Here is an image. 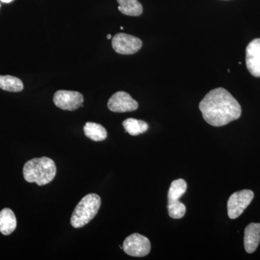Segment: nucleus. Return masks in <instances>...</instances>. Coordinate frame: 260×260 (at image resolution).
<instances>
[{"mask_svg": "<svg viewBox=\"0 0 260 260\" xmlns=\"http://www.w3.org/2000/svg\"><path fill=\"white\" fill-rule=\"evenodd\" d=\"M108 108L113 112H133L138 108V103L129 93L119 91L114 93L108 102Z\"/></svg>", "mask_w": 260, "mask_h": 260, "instance_id": "nucleus-8", "label": "nucleus"}, {"mask_svg": "<svg viewBox=\"0 0 260 260\" xmlns=\"http://www.w3.org/2000/svg\"><path fill=\"white\" fill-rule=\"evenodd\" d=\"M102 204L100 197L91 193L85 195L77 205L71 216L70 223L75 229L85 226L97 215Z\"/></svg>", "mask_w": 260, "mask_h": 260, "instance_id": "nucleus-3", "label": "nucleus"}, {"mask_svg": "<svg viewBox=\"0 0 260 260\" xmlns=\"http://www.w3.org/2000/svg\"><path fill=\"white\" fill-rule=\"evenodd\" d=\"M260 242V223H251L244 231V248L249 254L255 251Z\"/></svg>", "mask_w": 260, "mask_h": 260, "instance_id": "nucleus-10", "label": "nucleus"}, {"mask_svg": "<svg viewBox=\"0 0 260 260\" xmlns=\"http://www.w3.org/2000/svg\"><path fill=\"white\" fill-rule=\"evenodd\" d=\"M17 227V219L13 210L4 208L0 212V232L8 236L14 232Z\"/></svg>", "mask_w": 260, "mask_h": 260, "instance_id": "nucleus-11", "label": "nucleus"}, {"mask_svg": "<svg viewBox=\"0 0 260 260\" xmlns=\"http://www.w3.org/2000/svg\"><path fill=\"white\" fill-rule=\"evenodd\" d=\"M122 125L126 133L132 136H137L145 133L148 129V124L144 121L129 118L123 121Z\"/></svg>", "mask_w": 260, "mask_h": 260, "instance_id": "nucleus-14", "label": "nucleus"}, {"mask_svg": "<svg viewBox=\"0 0 260 260\" xmlns=\"http://www.w3.org/2000/svg\"><path fill=\"white\" fill-rule=\"evenodd\" d=\"M199 108L205 121L214 126L226 125L242 115L240 104L223 88L210 90L200 103Z\"/></svg>", "mask_w": 260, "mask_h": 260, "instance_id": "nucleus-1", "label": "nucleus"}, {"mask_svg": "<svg viewBox=\"0 0 260 260\" xmlns=\"http://www.w3.org/2000/svg\"><path fill=\"white\" fill-rule=\"evenodd\" d=\"M118 9L122 14L129 16H139L143 13V8L138 0H117Z\"/></svg>", "mask_w": 260, "mask_h": 260, "instance_id": "nucleus-13", "label": "nucleus"}, {"mask_svg": "<svg viewBox=\"0 0 260 260\" xmlns=\"http://www.w3.org/2000/svg\"><path fill=\"white\" fill-rule=\"evenodd\" d=\"M168 211L171 218L180 219L185 215L186 207L179 201V200H168Z\"/></svg>", "mask_w": 260, "mask_h": 260, "instance_id": "nucleus-17", "label": "nucleus"}, {"mask_svg": "<svg viewBox=\"0 0 260 260\" xmlns=\"http://www.w3.org/2000/svg\"><path fill=\"white\" fill-rule=\"evenodd\" d=\"M83 129L85 136L93 141H103L107 138V129L98 123L87 122Z\"/></svg>", "mask_w": 260, "mask_h": 260, "instance_id": "nucleus-12", "label": "nucleus"}, {"mask_svg": "<svg viewBox=\"0 0 260 260\" xmlns=\"http://www.w3.org/2000/svg\"><path fill=\"white\" fill-rule=\"evenodd\" d=\"M83 101L81 93L71 90H58L53 98L56 107L67 111L76 110L83 105Z\"/></svg>", "mask_w": 260, "mask_h": 260, "instance_id": "nucleus-7", "label": "nucleus"}, {"mask_svg": "<svg viewBox=\"0 0 260 260\" xmlns=\"http://www.w3.org/2000/svg\"><path fill=\"white\" fill-rule=\"evenodd\" d=\"M23 84L19 78L11 75H0V88L9 92H20Z\"/></svg>", "mask_w": 260, "mask_h": 260, "instance_id": "nucleus-15", "label": "nucleus"}, {"mask_svg": "<svg viewBox=\"0 0 260 260\" xmlns=\"http://www.w3.org/2000/svg\"><path fill=\"white\" fill-rule=\"evenodd\" d=\"M23 172L25 181L44 186L50 183L56 177V167L52 159L42 157L32 158L25 162Z\"/></svg>", "mask_w": 260, "mask_h": 260, "instance_id": "nucleus-2", "label": "nucleus"}, {"mask_svg": "<svg viewBox=\"0 0 260 260\" xmlns=\"http://www.w3.org/2000/svg\"><path fill=\"white\" fill-rule=\"evenodd\" d=\"M112 47L118 54L130 55L138 52L143 46V42L138 38L129 34H116L112 39Z\"/></svg>", "mask_w": 260, "mask_h": 260, "instance_id": "nucleus-6", "label": "nucleus"}, {"mask_svg": "<svg viewBox=\"0 0 260 260\" xmlns=\"http://www.w3.org/2000/svg\"><path fill=\"white\" fill-rule=\"evenodd\" d=\"M187 189L186 182L184 179H179L173 181L168 192V200H178L186 192Z\"/></svg>", "mask_w": 260, "mask_h": 260, "instance_id": "nucleus-16", "label": "nucleus"}, {"mask_svg": "<svg viewBox=\"0 0 260 260\" xmlns=\"http://www.w3.org/2000/svg\"><path fill=\"white\" fill-rule=\"evenodd\" d=\"M107 39H112V35H110V34H109V35H107Z\"/></svg>", "mask_w": 260, "mask_h": 260, "instance_id": "nucleus-19", "label": "nucleus"}, {"mask_svg": "<svg viewBox=\"0 0 260 260\" xmlns=\"http://www.w3.org/2000/svg\"><path fill=\"white\" fill-rule=\"evenodd\" d=\"M1 1L5 3H9L10 2L13 1V0H1Z\"/></svg>", "mask_w": 260, "mask_h": 260, "instance_id": "nucleus-18", "label": "nucleus"}, {"mask_svg": "<svg viewBox=\"0 0 260 260\" xmlns=\"http://www.w3.org/2000/svg\"><path fill=\"white\" fill-rule=\"evenodd\" d=\"M254 198V192L249 189L237 191L228 200V215L231 219L239 218L250 205Z\"/></svg>", "mask_w": 260, "mask_h": 260, "instance_id": "nucleus-4", "label": "nucleus"}, {"mask_svg": "<svg viewBox=\"0 0 260 260\" xmlns=\"http://www.w3.org/2000/svg\"><path fill=\"white\" fill-rule=\"evenodd\" d=\"M151 245L148 238L139 234H133L123 243V250L128 255L143 257L150 253Z\"/></svg>", "mask_w": 260, "mask_h": 260, "instance_id": "nucleus-5", "label": "nucleus"}, {"mask_svg": "<svg viewBox=\"0 0 260 260\" xmlns=\"http://www.w3.org/2000/svg\"><path fill=\"white\" fill-rule=\"evenodd\" d=\"M246 64L251 75L260 78V39H254L246 47Z\"/></svg>", "mask_w": 260, "mask_h": 260, "instance_id": "nucleus-9", "label": "nucleus"}]
</instances>
